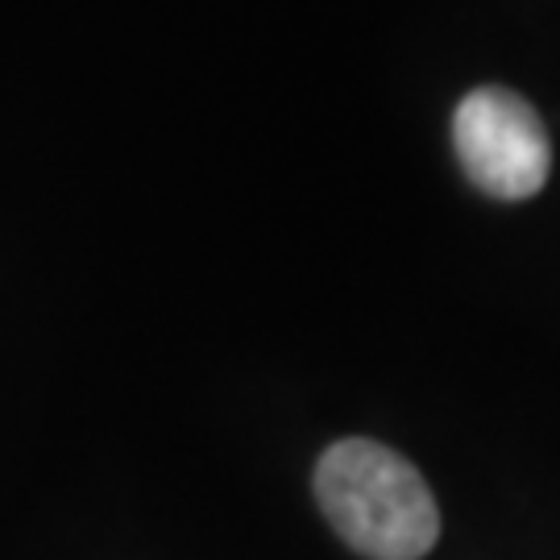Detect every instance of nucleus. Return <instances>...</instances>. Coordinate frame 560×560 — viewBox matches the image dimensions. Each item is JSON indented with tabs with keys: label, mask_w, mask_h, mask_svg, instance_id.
<instances>
[{
	"label": "nucleus",
	"mask_w": 560,
	"mask_h": 560,
	"mask_svg": "<svg viewBox=\"0 0 560 560\" xmlns=\"http://www.w3.org/2000/svg\"><path fill=\"white\" fill-rule=\"evenodd\" d=\"M316 502L340 540L370 560H420L441 511L420 469L378 441H340L316 465Z\"/></svg>",
	"instance_id": "nucleus-1"
},
{
	"label": "nucleus",
	"mask_w": 560,
	"mask_h": 560,
	"mask_svg": "<svg viewBox=\"0 0 560 560\" xmlns=\"http://www.w3.org/2000/svg\"><path fill=\"white\" fill-rule=\"evenodd\" d=\"M453 141L465 175L494 200H527L548 183V129L540 113L506 88L469 92L453 117Z\"/></svg>",
	"instance_id": "nucleus-2"
}]
</instances>
